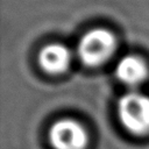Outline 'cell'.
Instances as JSON below:
<instances>
[{
	"label": "cell",
	"mask_w": 149,
	"mask_h": 149,
	"mask_svg": "<svg viewBox=\"0 0 149 149\" xmlns=\"http://www.w3.org/2000/svg\"><path fill=\"white\" fill-rule=\"evenodd\" d=\"M118 115L128 132L149 133V97L137 91L123 94L118 102Z\"/></svg>",
	"instance_id": "cell-1"
},
{
	"label": "cell",
	"mask_w": 149,
	"mask_h": 149,
	"mask_svg": "<svg viewBox=\"0 0 149 149\" xmlns=\"http://www.w3.org/2000/svg\"><path fill=\"white\" fill-rule=\"evenodd\" d=\"M115 49V38L106 29L97 28L87 31L77 45V54L81 63L95 66L106 62Z\"/></svg>",
	"instance_id": "cell-2"
},
{
	"label": "cell",
	"mask_w": 149,
	"mask_h": 149,
	"mask_svg": "<svg viewBox=\"0 0 149 149\" xmlns=\"http://www.w3.org/2000/svg\"><path fill=\"white\" fill-rule=\"evenodd\" d=\"M49 140L55 149H85L88 135L78 121L61 119L51 125Z\"/></svg>",
	"instance_id": "cell-3"
},
{
	"label": "cell",
	"mask_w": 149,
	"mask_h": 149,
	"mask_svg": "<svg viewBox=\"0 0 149 149\" xmlns=\"http://www.w3.org/2000/svg\"><path fill=\"white\" fill-rule=\"evenodd\" d=\"M71 58V51L68 47L59 43H52L45 45L41 50L38 61L45 71L50 73H61L69 68Z\"/></svg>",
	"instance_id": "cell-4"
},
{
	"label": "cell",
	"mask_w": 149,
	"mask_h": 149,
	"mask_svg": "<svg viewBox=\"0 0 149 149\" xmlns=\"http://www.w3.org/2000/svg\"><path fill=\"white\" fill-rule=\"evenodd\" d=\"M115 74L123 84L135 86L147 78L148 68L140 57L127 55L118 62L115 66Z\"/></svg>",
	"instance_id": "cell-5"
}]
</instances>
